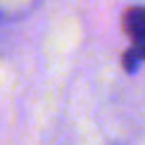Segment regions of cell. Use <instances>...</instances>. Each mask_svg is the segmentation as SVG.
<instances>
[{"instance_id":"cell-1","label":"cell","mask_w":145,"mask_h":145,"mask_svg":"<svg viewBox=\"0 0 145 145\" xmlns=\"http://www.w3.org/2000/svg\"><path fill=\"white\" fill-rule=\"evenodd\" d=\"M124 31L129 36L131 45L121 55V64L129 74L138 71L140 64H145V5H131L124 12Z\"/></svg>"},{"instance_id":"cell-2","label":"cell","mask_w":145,"mask_h":145,"mask_svg":"<svg viewBox=\"0 0 145 145\" xmlns=\"http://www.w3.org/2000/svg\"><path fill=\"white\" fill-rule=\"evenodd\" d=\"M38 0H0V24L19 22L36 10Z\"/></svg>"}]
</instances>
